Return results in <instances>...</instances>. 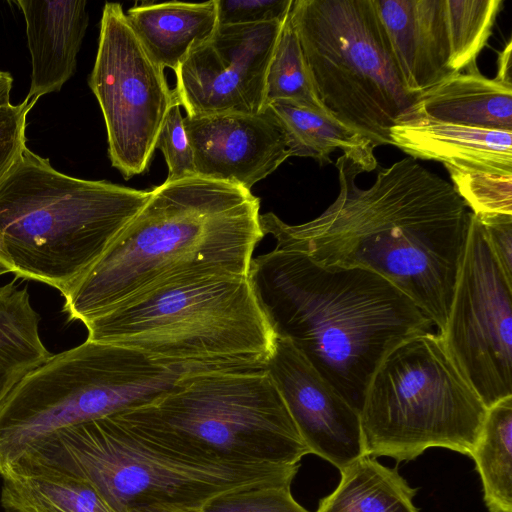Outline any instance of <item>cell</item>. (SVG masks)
<instances>
[{
  "label": "cell",
  "instance_id": "6da1fadb",
  "mask_svg": "<svg viewBox=\"0 0 512 512\" xmlns=\"http://www.w3.org/2000/svg\"><path fill=\"white\" fill-rule=\"evenodd\" d=\"M339 194L316 218L297 225L260 215L275 249L299 252L329 269L370 270L396 286L440 333L446 323L471 211L452 184L413 158L378 170L368 188L351 157L336 161Z\"/></svg>",
  "mask_w": 512,
  "mask_h": 512
},
{
  "label": "cell",
  "instance_id": "7a4b0ae2",
  "mask_svg": "<svg viewBox=\"0 0 512 512\" xmlns=\"http://www.w3.org/2000/svg\"><path fill=\"white\" fill-rule=\"evenodd\" d=\"M260 215V199L241 186L199 175L166 180L63 296V311L85 324L174 282L248 276L265 236Z\"/></svg>",
  "mask_w": 512,
  "mask_h": 512
},
{
  "label": "cell",
  "instance_id": "3957f363",
  "mask_svg": "<svg viewBox=\"0 0 512 512\" xmlns=\"http://www.w3.org/2000/svg\"><path fill=\"white\" fill-rule=\"evenodd\" d=\"M248 277L275 335L359 412L386 354L435 327L401 290L367 269L324 268L274 248L253 257Z\"/></svg>",
  "mask_w": 512,
  "mask_h": 512
},
{
  "label": "cell",
  "instance_id": "277c9868",
  "mask_svg": "<svg viewBox=\"0 0 512 512\" xmlns=\"http://www.w3.org/2000/svg\"><path fill=\"white\" fill-rule=\"evenodd\" d=\"M114 416L162 453L208 469L299 465L310 454L265 368L187 374L159 401Z\"/></svg>",
  "mask_w": 512,
  "mask_h": 512
},
{
  "label": "cell",
  "instance_id": "5b68a950",
  "mask_svg": "<svg viewBox=\"0 0 512 512\" xmlns=\"http://www.w3.org/2000/svg\"><path fill=\"white\" fill-rule=\"evenodd\" d=\"M87 339L191 373L264 369L276 335L248 276L158 287L86 322Z\"/></svg>",
  "mask_w": 512,
  "mask_h": 512
},
{
  "label": "cell",
  "instance_id": "8992f818",
  "mask_svg": "<svg viewBox=\"0 0 512 512\" xmlns=\"http://www.w3.org/2000/svg\"><path fill=\"white\" fill-rule=\"evenodd\" d=\"M150 195L151 190L68 176L26 147L0 186V239L13 274L64 296Z\"/></svg>",
  "mask_w": 512,
  "mask_h": 512
},
{
  "label": "cell",
  "instance_id": "52a82bcc",
  "mask_svg": "<svg viewBox=\"0 0 512 512\" xmlns=\"http://www.w3.org/2000/svg\"><path fill=\"white\" fill-rule=\"evenodd\" d=\"M17 461L88 482L116 512L200 510L223 493L291 485L299 469V465L259 471L203 468L162 453L114 415L58 430L30 446Z\"/></svg>",
  "mask_w": 512,
  "mask_h": 512
},
{
  "label": "cell",
  "instance_id": "ba28073f",
  "mask_svg": "<svg viewBox=\"0 0 512 512\" xmlns=\"http://www.w3.org/2000/svg\"><path fill=\"white\" fill-rule=\"evenodd\" d=\"M187 374L136 350L88 339L52 355L0 408V476L50 434L153 404L176 390Z\"/></svg>",
  "mask_w": 512,
  "mask_h": 512
},
{
  "label": "cell",
  "instance_id": "9c48e42d",
  "mask_svg": "<svg viewBox=\"0 0 512 512\" xmlns=\"http://www.w3.org/2000/svg\"><path fill=\"white\" fill-rule=\"evenodd\" d=\"M290 20L326 113L375 147L411 117L419 95L403 80L373 0H293Z\"/></svg>",
  "mask_w": 512,
  "mask_h": 512
},
{
  "label": "cell",
  "instance_id": "30bf717a",
  "mask_svg": "<svg viewBox=\"0 0 512 512\" xmlns=\"http://www.w3.org/2000/svg\"><path fill=\"white\" fill-rule=\"evenodd\" d=\"M487 407L438 333L409 337L375 370L360 409L367 456L412 460L432 447L470 456Z\"/></svg>",
  "mask_w": 512,
  "mask_h": 512
},
{
  "label": "cell",
  "instance_id": "8fae6325",
  "mask_svg": "<svg viewBox=\"0 0 512 512\" xmlns=\"http://www.w3.org/2000/svg\"><path fill=\"white\" fill-rule=\"evenodd\" d=\"M89 86L102 110L113 167L125 179L144 173L174 93L119 3L104 5Z\"/></svg>",
  "mask_w": 512,
  "mask_h": 512
},
{
  "label": "cell",
  "instance_id": "7c38bea8",
  "mask_svg": "<svg viewBox=\"0 0 512 512\" xmlns=\"http://www.w3.org/2000/svg\"><path fill=\"white\" fill-rule=\"evenodd\" d=\"M438 334L487 408L512 396V284L472 212L446 323Z\"/></svg>",
  "mask_w": 512,
  "mask_h": 512
},
{
  "label": "cell",
  "instance_id": "4fadbf2b",
  "mask_svg": "<svg viewBox=\"0 0 512 512\" xmlns=\"http://www.w3.org/2000/svg\"><path fill=\"white\" fill-rule=\"evenodd\" d=\"M284 22L218 25L180 65L174 91L187 116L266 109L268 66Z\"/></svg>",
  "mask_w": 512,
  "mask_h": 512
},
{
  "label": "cell",
  "instance_id": "5bb4252c",
  "mask_svg": "<svg viewBox=\"0 0 512 512\" xmlns=\"http://www.w3.org/2000/svg\"><path fill=\"white\" fill-rule=\"evenodd\" d=\"M265 369L310 453L339 470L366 456L360 412L286 339L275 338Z\"/></svg>",
  "mask_w": 512,
  "mask_h": 512
},
{
  "label": "cell",
  "instance_id": "9a60e30c",
  "mask_svg": "<svg viewBox=\"0 0 512 512\" xmlns=\"http://www.w3.org/2000/svg\"><path fill=\"white\" fill-rule=\"evenodd\" d=\"M197 175L247 190L291 157L285 132L266 108L258 114L184 117Z\"/></svg>",
  "mask_w": 512,
  "mask_h": 512
},
{
  "label": "cell",
  "instance_id": "2e32d148",
  "mask_svg": "<svg viewBox=\"0 0 512 512\" xmlns=\"http://www.w3.org/2000/svg\"><path fill=\"white\" fill-rule=\"evenodd\" d=\"M411 94L455 74L445 0H373Z\"/></svg>",
  "mask_w": 512,
  "mask_h": 512
},
{
  "label": "cell",
  "instance_id": "e0dca14e",
  "mask_svg": "<svg viewBox=\"0 0 512 512\" xmlns=\"http://www.w3.org/2000/svg\"><path fill=\"white\" fill-rule=\"evenodd\" d=\"M391 145L413 159L470 171L512 173V131L462 126L413 116L394 125Z\"/></svg>",
  "mask_w": 512,
  "mask_h": 512
},
{
  "label": "cell",
  "instance_id": "ac0fdd59",
  "mask_svg": "<svg viewBox=\"0 0 512 512\" xmlns=\"http://www.w3.org/2000/svg\"><path fill=\"white\" fill-rule=\"evenodd\" d=\"M25 22L32 74L28 99L59 91L73 76L89 16L87 2L18 0Z\"/></svg>",
  "mask_w": 512,
  "mask_h": 512
},
{
  "label": "cell",
  "instance_id": "d6986e66",
  "mask_svg": "<svg viewBox=\"0 0 512 512\" xmlns=\"http://www.w3.org/2000/svg\"><path fill=\"white\" fill-rule=\"evenodd\" d=\"M413 116L482 129L512 131V85L457 72L419 94Z\"/></svg>",
  "mask_w": 512,
  "mask_h": 512
},
{
  "label": "cell",
  "instance_id": "ffe728a7",
  "mask_svg": "<svg viewBox=\"0 0 512 512\" xmlns=\"http://www.w3.org/2000/svg\"><path fill=\"white\" fill-rule=\"evenodd\" d=\"M125 14L152 60L162 69L169 68L174 72L218 27L216 0L142 2Z\"/></svg>",
  "mask_w": 512,
  "mask_h": 512
},
{
  "label": "cell",
  "instance_id": "44dd1931",
  "mask_svg": "<svg viewBox=\"0 0 512 512\" xmlns=\"http://www.w3.org/2000/svg\"><path fill=\"white\" fill-rule=\"evenodd\" d=\"M0 477L5 512H116L88 482L46 466L17 461Z\"/></svg>",
  "mask_w": 512,
  "mask_h": 512
},
{
  "label": "cell",
  "instance_id": "7402d4cb",
  "mask_svg": "<svg viewBox=\"0 0 512 512\" xmlns=\"http://www.w3.org/2000/svg\"><path fill=\"white\" fill-rule=\"evenodd\" d=\"M287 137L291 156L311 157L320 164L331 163V154L340 149L365 172L378 167L375 145L331 116L286 100L270 103Z\"/></svg>",
  "mask_w": 512,
  "mask_h": 512
},
{
  "label": "cell",
  "instance_id": "603a6c76",
  "mask_svg": "<svg viewBox=\"0 0 512 512\" xmlns=\"http://www.w3.org/2000/svg\"><path fill=\"white\" fill-rule=\"evenodd\" d=\"M41 317L26 288L0 286V408L21 381L53 354L39 334Z\"/></svg>",
  "mask_w": 512,
  "mask_h": 512
},
{
  "label": "cell",
  "instance_id": "cb8c5ba5",
  "mask_svg": "<svg viewBox=\"0 0 512 512\" xmlns=\"http://www.w3.org/2000/svg\"><path fill=\"white\" fill-rule=\"evenodd\" d=\"M340 473L338 486L319 502L317 512H419L413 504L417 490L397 468L366 455Z\"/></svg>",
  "mask_w": 512,
  "mask_h": 512
},
{
  "label": "cell",
  "instance_id": "d4e9b609",
  "mask_svg": "<svg viewBox=\"0 0 512 512\" xmlns=\"http://www.w3.org/2000/svg\"><path fill=\"white\" fill-rule=\"evenodd\" d=\"M470 457L489 512H512V396L487 408Z\"/></svg>",
  "mask_w": 512,
  "mask_h": 512
},
{
  "label": "cell",
  "instance_id": "484cf974",
  "mask_svg": "<svg viewBox=\"0 0 512 512\" xmlns=\"http://www.w3.org/2000/svg\"><path fill=\"white\" fill-rule=\"evenodd\" d=\"M278 100L327 114L315 93L289 14L282 25L266 74V108Z\"/></svg>",
  "mask_w": 512,
  "mask_h": 512
},
{
  "label": "cell",
  "instance_id": "4316f807",
  "mask_svg": "<svg viewBox=\"0 0 512 512\" xmlns=\"http://www.w3.org/2000/svg\"><path fill=\"white\" fill-rule=\"evenodd\" d=\"M502 0H445L454 73L477 68L476 58L486 45Z\"/></svg>",
  "mask_w": 512,
  "mask_h": 512
},
{
  "label": "cell",
  "instance_id": "83f0119b",
  "mask_svg": "<svg viewBox=\"0 0 512 512\" xmlns=\"http://www.w3.org/2000/svg\"><path fill=\"white\" fill-rule=\"evenodd\" d=\"M445 168L455 191L473 214L512 215V173Z\"/></svg>",
  "mask_w": 512,
  "mask_h": 512
},
{
  "label": "cell",
  "instance_id": "f1b7e54d",
  "mask_svg": "<svg viewBox=\"0 0 512 512\" xmlns=\"http://www.w3.org/2000/svg\"><path fill=\"white\" fill-rule=\"evenodd\" d=\"M291 485L243 488L211 498L200 512H309L292 496Z\"/></svg>",
  "mask_w": 512,
  "mask_h": 512
},
{
  "label": "cell",
  "instance_id": "f546056e",
  "mask_svg": "<svg viewBox=\"0 0 512 512\" xmlns=\"http://www.w3.org/2000/svg\"><path fill=\"white\" fill-rule=\"evenodd\" d=\"M180 107L174 93L173 103L166 114L156 142V148L162 151L168 166L167 181H177L197 175L194 154Z\"/></svg>",
  "mask_w": 512,
  "mask_h": 512
},
{
  "label": "cell",
  "instance_id": "4dcf8cb0",
  "mask_svg": "<svg viewBox=\"0 0 512 512\" xmlns=\"http://www.w3.org/2000/svg\"><path fill=\"white\" fill-rule=\"evenodd\" d=\"M38 99L0 106V186L26 148V118Z\"/></svg>",
  "mask_w": 512,
  "mask_h": 512
},
{
  "label": "cell",
  "instance_id": "1f68e13d",
  "mask_svg": "<svg viewBox=\"0 0 512 512\" xmlns=\"http://www.w3.org/2000/svg\"><path fill=\"white\" fill-rule=\"evenodd\" d=\"M293 0H216L218 25L284 22Z\"/></svg>",
  "mask_w": 512,
  "mask_h": 512
},
{
  "label": "cell",
  "instance_id": "d6a6232c",
  "mask_svg": "<svg viewBox=\"0 0 512 512\" xmlns=\"http://www.w3.org/2000/svg\"><path fill=\"white\" fill-rule=\"evenodd\" d=\"M490 250L507 281L512 284V215H477Z\"/></svg>",
  "mask_w": 512,
  "mask_h": 512
},
{
  "label": "cell",
  "instance_id": "836d02e7",
  "mask_svg": "<svg viewBox=\"0 0 512 512\" xmlns=\"http://www.w3.org/2000/svg\"><path fill=\"white\" fill-rule=\"evenodd\" d=\"M511 51L512 41L509 40L502 51L499 53L497 59V75L495 77V79L509 85H512Z\"/></svg>",
  "mask_w": 512,
  "mask_h": 512
},
{
  "label": "cell",
  "instance_id": "e575fe53",
  "mask_svg": "<svg viewBox=\"0 0 512 512\" xmlns=\"http://www.w3.org/2000/svg\"><path fill=\"white\" fill-rule=\"evenodd\" d=\"M12 83V76L7 72L0 71V106L10 103Z\"/></svg>",
  "mask_w": 512,
  "mask_h": 512
},
{
  "label": "cell",
  "instance_id": "d590c367",
  "mask_svg": "<svg viewBox=\"0 0 512 512\" xmlns=\"http://www.w3.org/2000/svg\"><path fill=\"white\" fill-rule=\"evenodd\" d=\"M10 272H14V266L0 239V275Z\"/></svg>",
  "mask_w": 512,
  "mask_h": 512
},
{
  "label": "cell",
  "instance_id": "8d00e7d4",
  "mask_svg": "<svg viewBox=\"0 0 512 512\" xmlns=\"http://www.w3.org/2000/svg\"><path fill=\"white\" fill-rule=\"evenodd\" d=\"M200 510H190V511H181V512H200Z\"/></svg>",
  "mask_w": 512,
  "mask_h": 512
}]
</instances>
